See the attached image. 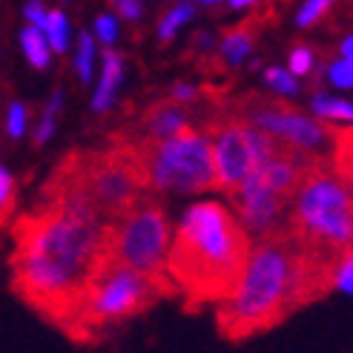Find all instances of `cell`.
Wrapping results in <instances>:
<instances>
[{
  "label": "cell",
  "instance_id": "f546056e",
  "mask_svg": "<svg viewBox=\"0 0 353 353\" xmlns=\"http://www.w3.org/2000/svg\"><path fill=\"white\" fill-rule=\"evenodd\" d=\"M23 14H26V21H29L32 26H41L43 17H46V9H43L41 0H29L26 9H23Z\"/></svg>",
  "mask_w": 353,
  "mask_h": 353
},
{
  "label": "cell",
  "instance_id": "d6a6232c",
  "mask_svg": "<svg viewBox=\"0 0 353 353\" xmlns=\"http://www.w3.org/2000/svg\"><path fill=\"white\" fill-rule=\"evenodd\" d=\"M227 3H230L233 9H247V6H256L259 0H227Z\"/></svg>",
  "mask_w": 353,
  "mask_h": 353
},
{
  "label": "cell",
  "instance_id": "e0dca14e",
  "mask_svg": "<svg viewBox=\"0 0 353 353\" xmlns=\"http://www.w3.org/2000/svg\"><path fill=\"white\" fill-rule=\"evenodd\" d=\"M310 107H313V112H316V115H319V118H327V121H345V123H350V118H353V107H350V101L333 98V95H325V92L313 95Z\"/></svg>",
  "mask_w": 353,
  "mask_h": 353
},
{
  "label": "cell",
  "instance_id": "83f0119b",
  "mask_svg": "<svg viewBox=\"0 0 353 353\" xmlns=\"http://www.w3.org/2000/svg\"><path fill=\"white\" fill-rule=\"evenodd\" d=\"M12 190H14V181L6 167H0V219L9 213V204H12Z\"/></svg>",
  "mask_w": 353,
  "mask_h": 353
},
{
  "label": "cell",
  "instance_id": "4dcf8cb0",
  "mask_svg": "<svg viewBox=\"0 0 353 353\" xmlns=\"http://www.w3.org/2000/svg\"><path fill=\"white\" fill-rule=\"evenodd\" d=\"M172 98H175V101H190V98H196V86H190V83H175Z\"/></svg>",
  "mask_w": 353,
  "mask_h": 353
},
{
  "label": "cell",
  "instance_id": "603a6c76",
  "mask_svg": "<svg viewBox=\"0 0 353 353\" xmlns=\"http://www.w3.org/2000/svg\"><path fill=\"white\" fill-rule=\"evenodd\" d=\"M58 110H61V92H55V98H52V103L46 107V112L41 118V127H38V132H34V141H38V144H46L49 135L55 132V115H58Z\"/></svg>",
  "mask_w": 353,
  "mask_h": 353
},
{
  "label": "cell",
  "instance_id": "6da1fadb",
  "mask_svg": "<svg viewBox=\"0 0 353 353\" xmlns=\"http://www.w3.org/2000/svg\"><path fill=\"white\" fill-rule=\"evenodd\" d=\"M103 230L63 204L41 201L17 219L12 233L14 290L52 322L66 325L103 256Z\"/></svg>",
  "mask_w": 353,
  "mask_h": 353
},
{
  "label": "cell",
  "instance_id": "ffe728a7",
  "mask_svg": "<svg viewBox=\"0 0 353 353\" xmlns=\"http://www.w3.org/2000/svg\"><path fill=\"white\" fill-rule=\"evenodd\" d=\"M333 3H336V0H305V6L299 9V14H296V26L307 29L313 23H319L322 17L330 12Z\"/></svg>",
  "mask_w": 353,
  "mask_h": 353
},
{
  "label": "cell",
  "instance_id": "44dd1931",
  "mask_svg": "<svg viewBox=\"0 0 353 353\" xmlns=\"http://www.w3.org/2000/svg\"><path fill=\"white\" fill-rule=\"evenodd\" d=\"M264 81H268V86L279 95H296L299 92V81L288 72V69H279V66L264 69Z\"/></svg>",
  "mask_w": 353,
  "mask_h": 353
},
{
  "label": "cell",
  "instance_id": "f1b7e54d",
  "mask_svg": "<svg viewBox=\"0 0 353 353\" xmlns=\"http://www.w3.org/2000/svg\"><path fill=\"white\" fill-rule=\"evenodd\" d=\"M112 6H115V12L123 17V21H138L141 17V0H112Z\"/></svg>",
  "mask_w": 353,
  "mask_h": 353
},
{
  "label": "cell",
  "instance_id": "5b68a950",
  "mask_svg": "<svg viewBox=\"0 0 353 353\" xmlns=\"http://www.w3.org/2000/svg\"><path fill=\"white\" fill-rule=\"evenodd\" d=\"M285 227L302 250L330 261L342 259L353 239L350 175L333 161L313 164L299 181Z\"/></svg>",
  "mask_w": 353,
  "mask_h": 353
},
{
  "label": "cell",
  "instance_id": "9a60e30c",
  "mask_svg": "<svg viewBox=\"0 0 353 353\" xmlns=\"http://www.w3.org/2000/svg\"><path fill=\"white\" fill-rule=\"evenodd\" d=\"M21 43H23V55L34 69H46L49 66V43L43 38L41 26H26L21 32Z\"/></svg>",
  "mask_w": 353,
  "mask_h": 353
},
{
  "label": "cell",
  "instance_id": "ba28073f",
  "mask_svg": "<svg viewBox=\"0 0 353 353\" xmlns=\"http://www.w3.org/2000/svg\"><path fill=\"white\" fill-rule=\"evenodd\" d=\"M130 144L147 190L204 192L219 187L213 147L204 132L184 127L170 138H141Z\"/></svg>",
  "mask_w": 353,
  "mask_h": 353
},
{
  "label": "cell",
  "instance_id": "ac0fdd59",
  "mask_svg": "<svg viewBox=\"0 0 353 353\" xmlns=\"http://www.w3.org/2000/svg\"><path fill=\"white\" fill-rule=\"evenodd\" d=\"M190 17H192V6H190V3L172 6V9L161 17V23H158V38H161V41H172L175 32H179V29L190 21Z\"/></svg>",
  "mask_w": 353,
  "mask_h": 353
},
{
  "label": "cell",
  "instance_id": "2e32d148",
  "mask_svg": "<svg viewBox=\"0 0 353 353\" xmlns=\"http://www.w3.org/2000/svg\"><path fill=\"white\" fill-rule=\"evenodd\" d=\"M41 32H43L49 49L66 52V46H69V23H66V14L63 12H58V9L55 12H46L43 23H41Z\"/></svg>",
  "mask_w": 353,
  "mask_h": 353
},
{
  "label": "cell",
  "instance_id": "d4e9b609",
  "mask_svg": "<svg viewBox=\"0 0 353 353\" xmlns=\"http://www.w3.org/2000/svg\"><path fill=\"white\" fill-rule=\"evenodd\" d=\"M327 78H330L333 86H339V90H350V83H353V63L339 58L336 63H330Z\"/></svg>",
  "mask_w": 353,
  "mask_h": 353
},
{
  "label": "cell",
  "instance_id": "8992f818",
  "mask_svg": "<svg viewBox=\"0 0 353 353\" xmlns=\"http://www.w3.org/2000/svg\"><path fill=\"white\" fill-rule=\"evenodd\" d=\"M319 161H330V158H319L296 147L279 144V150L268 161L247 175L239 187L230 190L236 219L241 221L244 230L256 236L279 230L288 219V210L293 204L302 175Z\"/></svg>",
  "mask_w": 353,
  "mask_h": 353
},
{
  "label": "cell",
  "instance_id": "7c38bea8",
  "mask_svg": "<svg viewBox=\"0 0 353 353\" xmlns=\"http://www.w3.org/2000/svg\"><path fill=\"white\" fill-rule=\"evenodd\" d=\"M101 63H103V69H101V81H98L95 95H92V110L107 112L112 107V101L118 95V86H121V78H123V58L115 49H103Z\"/></svg>",
  "mask_w": 353,
  "mask_h": 353
},
{
  "label": "cell",
  "instance_id": "1f68e13d",
  "mask_svg": "<svg viewBox=\"0 0 353 353\" xmlns=\"http://www.w3.org/2000/svg\"><path fill=\"white\" fill-rule=\"evenodd\" d=\"M342 58H345V61H350V58H353V41H350V34L342 41Z\"/></svg>",
  "mask_w": 353,
  "mask_h": 353
},
{
  "label": "cell",
  "instance_id": "30bf717a",
  "mask_svg": "<svg viewBox=\"0 0 353 353\" xmlns=\"http://www.w3.org/2000/svg\"><path fill=\"white\" fill-rule=\"evenodd\" d=\"M210 147H213L216 181L224 190L239 187L247 175L256 172L279 150L276 138H270L247 118H233V121L216 123Z\"/></svg>",
  "mask_w": 353,
  "mask_h": 353
},
{
  "label": "cell",
  "instance_id": "4fadbf2b",
  "mask_svg": "<svg viewBox=\"0 0 353 353\" xmlns=\"http://www.w3.org/2000/svg\"><path fill=\"white\" fill-rule=\"evenodd\" d=\"M187 127V115L181 107H175V103L164 101L152 107L147 115H144V130L150 138H170L175 132H181Z\"/></svg>",
  "mask_w": 353,
  "mask_h": 353
},
{
  "label": "cell",
  "instance_id": "277c9868",
  "mask_svg": "<svg viewBox=\"0 0 353 353\" xmlns=\"http://www.w3.org/2000/svg\"><path fill=\"white\" fill-rule=\"evenodd\" d=\"M132 144L115 138L110 150H78L66 155L43 187V201L63 204L75 213L110 227L144 196Z\"/></svg>",
  "mask_w": 353,
  "mask_h": 353
},
{
  "label": "cell",
  "instance_id": "7a4b0ae2",
  "mask_svg": "<svg viewBox=\"0 0 353 353\" xmlns=\"http://www.w3.org/2000/svg\"><path fill=\"white\" fill-rule=\"evenodd\" d=\"M250 253V233L221 201L187 207L170 236L164 273L190 307L219 305L230 296Z\"/></svg>",
  "mask_w": 353,
  "mask_h": 353
},
{
  "label": "cell",
  "instance_id": "cb8c5ba5",
  "mask_svg": "<svg viewBox=\"0 0 353 353\" xmlns=\"http://www.w3.org/2000/svg\"><path fill=\"white\" fill-rule=\"evenodd\" d=\"M313 69V52L307 49V46H296L293 52H290V66H288V72L293 75V78H299V75H307Z\"/></svg>",
  "mask_w": 353,
  "mask_h": 353
},
{
  "label": "cell",
  "instance_id": "9c48e42d",
  "mask_svg": "<svg viewBox=\"0 0 353 353\" xmlns=\"http://www.w3.org/2000/svg\"><path fill=\"white\" fill-rule=\"evenodd\" d=\"M170 236L172 227L167 219V210L158 204V199L144 192L127 213L103 230V256L115 259L123 268L147 276L158 281V285H164L170 293H175L164 273Z\"/></svg>",
  "mask_w": 353,
  "mask_h": 353
},
{
  "label": "cell",
  "instance_id": "484cf974",
  "mask_svg": "<svg viewBox=\"0 0 353 353\" xmlns=\"http://www.w3.org/2000/svg\"><path fill=\"white\" fill-rule=\"evenodd\" d=\"M26 123H29L26 107H23V103H12V107H9V118H6V132L12 138H21L26 132Z\"/></svg>",
  "mask_w": 353,
  "mask_h": 353
},
{
  "label": "cell",
  "instance_id": "5bb4252c",
  "mask_svg": "<svg viewBox=\"0 0 353 353\" xmlns=\"http://www.w3.org/2000/svg\"><path fill=\"white\" fill-rule=\"evenodd\" d=\"M253 29H256V17H250V21H244L241 26H236L233 32L224 34L221 41V55L227 63H241L247 55H250L253 49Z\"/></svg>",
  "mask_w": 353,
  "mask_h": 353
},
{
  "label": "cell",
  "instance_id": "3957f363",
  "mask_svg": "<svg viewBox=\"0 0 353 353\" xmlns=\"http://www.w3.org/2000/svg\"><path fill=\"white\" fill-rule=\"evenodd\" d=\"M302 305L305 293L299 247L281 224L279 230L264 233L250 244L236 288L219 302L216 322L227 339H244L279 325Z\"/></svg>",
  "mask_w": 353,
  "mask_h": 353
},
{
  "label": "cell",
  "instance_id": "836d02e7",
  "mask_svg": "<svg viewBox=\"0 0 353 353\" xmlns=\"http://www.w3.org/2000/svg\"><path fill=\"white\" fill-rule=\"evenodd\" d=\"M201 3H216V0H201Z\"/></svg>",
  "mask_w": 353,
  "mask_h": 353
},
{
  "label": "cell",
  "instance_id": "d6986e66",
  "mask_svg": "<svg viewBox=\"0 0 353 353\" xmlns=\"http://www.w3.org/2000/svg\"><path fill=\"white\" fill-rule=\"evenodd\" d=\"M75 66H78V75L83 83L92 81V66H95V38L90 32H81L78 38V58H75Z\"/></svg>",
  "mask_w": 353,
  "mask_h": 353
},
{
  "label": "cell",
  "instance_id": "4316f807",
  "mask_svg": "<svg viewBox=\"0 0 353 353\" xmlns=\"http://www.w3.org/2000/svg\"><path fill=\"white\" fill-rule=\"evenodd\" d=\"M95 38L103 43V46H112L118 41V21L112 14H101L95 21Z\"/></svg>",
  "mask_w": 353,
  "mask_h": 353
},
{
  "label": "cell",
  "instance_id": "7402d4cb",
  "mask_svg": "<svg viewBox=\"0 0 353 353\" xmlns=\"http://www.w3.org/2000/svg\"><path fill=\"white\" fill-rule=\"evenodd\" d=\"M333 288H339L347 296L353 290V256H350V250L336 261V270H333Z\"/></svg>",
  "mask_w": 353,
  "mask_h": 353
},
{
  "label": "cell",
  "instance_id": "8fae6325",
  "mask_svg": "<svg viewBox=\"0 0 353 353\" xmlns=\"http://www.w3.org/2000/svg\"><path fill=\"white\" fill-rule=\"evenodd\" d=\"M247 121L256 123L270 138H279L281 144L296 147L310 155H319V158H325L330 147H345V138H350L336 130H325L319 121H313L290 107H253Z\"/></svg>",
  "mask_w": 353,
  "mask_h": 353
},
{
  "label": "cell",
  "instance_id": "52a82bcc",
  "mask_svg": "<svg viewBox=\"0 0 353 353\" xmlns=\"http://www.w3.org/2000/svg\"><path fill=\"white\" fill-rule=\"evenodd\" d=\"M172 296L164 285L141 276L130 268H123L115 259L101 256L92 279L86 281L81 302L75 305L72 316L66 319V330L81 336V333H98L110 325H118L130 316L147 310L155 299Z\"/></svg>",
  "mask_w": 353,
  "mask_h": 353
}]
</instances>
